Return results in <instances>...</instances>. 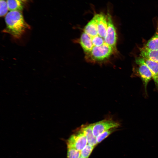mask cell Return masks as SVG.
Returning <instances> with one entry per match:
<instances>
[{
  "instance_id": "6da1fadb",
  "label": "cell",
  "mask_w": 158,
  "mask_h": 158,
  "mask_svg": "<svg viewBox=\"0 0 158 158\" xmlns=\"http://www.w3.org/2000/svg\"><path fill=\"white\" fill-rule=\"evenodd\" d=\"M5 20L6 26L3 32L10 34L15 38H20L30 28L20 11H10L6 15Z\"/></svg>"
},
{
  "instance_id": "7a4b0ae2",
  "label": "cell",
  "mask_w": 158,
  "mask_h": 158,
  "mask_svg": "<svg viewBox=\"0 0 158 158\" xmlns=\"http://www.w3.org/2000/svg\"><path fill=\"white\" fill-rule=\"evenodd\" d=\"M66 142L67 147H73L80 151L87 144L86 137L79 129L70 137Z\"/></svg>"
},
{
  "instance_id": "3957f363",
  "label": "cell",
  "mask_w": 158,
  "mask_h": 158,
  "mask_svg": "<svg viewBox=\"0 0 158 158\" xmlns=\"http://www.w3.org/2000/svg\"><path fill=\"white\" fill-rule=\"evenodd\" d=\"M120 124L111 118H107L93 123V133L95 137L104 131L114 128H117L120 126Z\"/></svg>"
},
{
  "instance_id": "277c9868",
  "label": "cell",
  "mask_w": 158,
  "mask_h": 158,
  "mask_svg": "<svg viewBox=\"0 0 158 158\" xmlns=\"http://www.w3.org/2000/svg\"><path fill=\"white\" fill-rule=\"evenodd\" d=\"M138 65L135 69L134 74L139 77L142 80L146 93L147 94V87L149 82L152 79V73L148 67L141 63H136Z\"/></svg>"
},
{
  "instance_id": "5b68a950",
  "label": "cell",
  "mask_w": 158,
  "mask_h": 158,
  "mask_svg": "<svg viewBox=\"0 0 158 158\" xmlns=\"http://www.w3.org/2000/svg\"><path fill=\"white\" fill-rule=\"evenodd\" d=\"M135 62L145 64L149 68L152 75V79L158 91V63L141 57L136 58Z\"/></svg>"
},
{
  "instance_id": "8992f818",
  "label": "cell",
  "mask_w": 158,
  "mask_h": 158,
  "mask_svg": "<svg viewBox=\"0 0 158 158\" xmlns=\"http://www.w3.org/2000/svg\"><path fill=\"white\" fill-rule=\"evenodd\" d=\"M93 123L83 125L79 129L83 132L86 137L87 144L95 147L98 144L96 138L93 134Z\"/></svg>"
},
{
  "instance_id": "52a82bcc",
  "label": "cell",
  "mask_w": 158,
  "mask_h": 158,
  "mask_svg": "<svg viewBox=\"0 0 158 158\" xmlns=\"http://www.w3.org/2000/svg\"><path fill=\"white\" fill-rule=\"evenodd\" d=\"M139 50L140 57L158 63V50H151L143 47Z\"/></svg>"
},
{
  "instance_id": "ba28073f",
  "label": "cell",
  "mask_w": 158,
  "mask_h": 158,
  "mask_svg": "<svg viewBox=\"0 0 158 158\" xmlns=\"http://www.w3.org/2000/svg\"><path fill=\"white\" fill-rule=\"evenodd\" d=\"M143 47L151 50H158V21L154 34Z\"/></svg>"
},
{
  "instance_id": "9c48e42d",
  "label": "cell",
  "mask_w": 158,
  "mask_h": 158,
  "mask_svg": "<svg viewBox=\"0 0 158 158\" xmlns=\"http://www.w3.org/2000/svg\"><path fill=\"white\" fill-rule=\"evenodd\" d=\"M8 10L22 11L23 8V2L19 0H6Z\"/></svg>"
},
{
  "instance_id": "30bf717a",
  "label": "cell",
  "mask_w": 158,
  "mask_h": 158,
  "mask_svg": "<svg viewBox=\"0 0 158 158\" xmlns=\"http://www.w3.org/2000/svg\"><path fill=\"white\" fill-rule=\"evenodd\" d=\"M80 156V151L73 147L67 146V158H79Z\"/></svg>"
},
{
  "instance_id": "8fae6325",
  "label": "cell",
  "mask_w": 158,
  "mask_h": 158,
  "mask_svg": "<svg viewBox=\"0 0 158 158\" xmlns=\"http://www.w3.org/2000/svg\"><path fill=\"white\" fill-rule=\"evenodd\" d=\"M116 130V128H112L104 131L98 135L96 137L97 144H98L101 142L103 140Z\"/></svg>"
},
{
  "instance_id": "7c38bea8",
  "label": "cell",
  "mask_w": 158,
  "mask_h": 158,
  "mask_svg": "<svg viewBox=\"0 0 158 158\" xmlns=\"http://www.w3.org/2000/svg\"><path fill=\"white\" fill-rule=\"evenodd\" d=\"M94 147L87 144L80 151V156L84 158H88L93 150Z\"/></svg>"
},
{
  "instance_id": "4fadbf2b",
  "label": "cell",
  "mask_w": 158,
  "mask_h": 158,
  "mask_svg": "<svg viewBox=\"0 0 158 158\" xmlns=\"http://www.w3.org/2000/svg\"><path fill=\"white\" fill-rule=\"evenodd\" d=\"M8 10L6 0H0V17H3L6 15Z\"/></svg>"
},
{
  "instance_id": "5bb4252c",
  "label": "cell",
  "mask_w": 158,
  "mask_h": 158,
  "mask_svg": "<svg viewBox=\"0 0 158 158\" xmlns=\"http://www.w3.org/2000/svg\"><path fill=\"white\" fill-rule=\"evenodd\" d=\"M22 2H25L28 0H19Z\"/></svg>"
},
{
  "instance_id": "9a60e30c",
  "label": "cell",
  "mask_w": 158,
  "mask_h": 158,
  "mask_svg": "<svg viewBox=\"0 0 158 158\" xmlns=\"http://www.w3.org/2000/svg\"><path fill=\"white\" fill-rule=\"evenodd\" d=\"M79 158H83V157L80 156V157Z\"/></svg>"
}]
</instances>
